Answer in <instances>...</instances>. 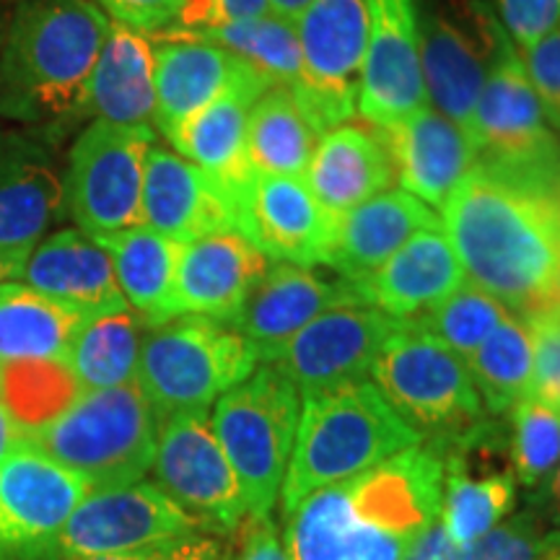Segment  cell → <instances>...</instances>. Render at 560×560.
Here are the masks:
<instances>
[{
	"label": "cell",
	"mask_w": 560,
	"mask_h": 560,
	"mask_svg": "<svg viewBox=\"0 0 560 560\" xmlns=\"http://www.w3.org/2000/svg\"><path fill=\"white\" fill-rule=\"evenodd\" d=\"M439 210L467 283L522 317L560 304L558 195L475 164Z\"/></svg>",
	"instance_id": "6da1fadb"
},
{
	"label": "cell",
	"mask_w": 560,
	"mask_h": 560,
	"mask_svg": "<svg viewBox=\"0 0 560 560\" xmlns=\"http://www.w3.org/2000/svg\"><path fill=\"white\" fill-rule=\"evenodd\" d=\"M444 462L420 441L371 470L306 495L285 516L289 560H402L441 516Z\"/></svg>",
	"instance_id": "7a4b0ae2"
},
{
	"label": "cell",
	"mask_w": 560,
	"mask_h": 560,
	"mask_svg": "<svg viewBox=\"0 0 560 560\" xmlns=\"http://www.w3.org/2000/svg\"><path fill=\"white\" fill-rule=\"evenodd\" d=\"M112 21L91 0H30L0 52V115L47 122L83 109Z\"/></svg>",
	"instance_id": "3957f363"
},
{
	"label": "cell",
	"mask_w": 560,
	"mask_h": 560,
	"mask_svg": "<svg viewBox=\"0 0 560 560\" xmlns=\"http://www.w3.org/2000/svg\"><path fill=\"white\" fill-rule=\"evenodd\" d=\"M420 441L366 380L306 397L280 486L283 520L314 490L366 472Z\"/></svg>",
	"instance_id": "277c9868"
},
{
	"label": "cell",
	"mask_w": 560,
	"mask_h": 560,
	"mask_svg": "<svg viewBox=\"0 0 560 560\" xmlns=\"http://www.w3.org/2000/svg\"><path fill=\"white\" fill-rule=\"evenodd\" d=\"M47 457L81 475L91 490L140 482L156 457L159 418L138 382L81 392L66 410L21 431Z\"/></svg>",
	"instance_id": "5b68a950"
},
{
	"label": "cell",
	"mask_w": 560,
	"mask_h": 560,
	"mask_svg": "<svg viewBox=\"0 0 560 560\" xmlns=\"http://www.w3.org/2000/svg\"><path fill=\"white\" fill-rule=\"evenodd\" d=\"M257 363V348L234 325L179 314L143 335L136 382L161 420L174 412L208 410L247 380Z\"/></svg>",
	"instance_id": "8992f818"
},
{
	"label": "cell",
	"mask_w": 560,
	"mask_h": 560,
	"mask_svg": "<svg viewBox=\"0 0 560 560\" xmlns=\"http://www.w3.org/2000/svg\"><path fill=\"white\" fill-rule=\"evenodd\" d=\"M301 395L272 363L255 369L215 400L213 423L234 467L249 516H270L296 441Z\"/></svg>",
	"instance_id": "52a82bcc"
},
{
	"label": "cell",
	"mask_w": 560,
	"mask_h": 560,
	"mask_svg": "<svg viewBox=\"0 0 560 560\" xmlns=\"http://www.w3.org/2000/svg\"><path fill=\"white\" fill-rule=\"evenodd\" d=\"M369 376L397 416L429 441L457 436L486 418L465 359L412 319L389 335Z\"/></svg>",
	"instance_id": "ba28073f"
},
{
	"label": "cell",
	"mask_w": 560,
	"mask_h": 560,
	"mask_svg": "<svg viewBox=\"0 0 560 560\" xmlns=\"http://www.w3.org/2000/svg\"><path fill=\"white\" fill-rule=\"evenodd\" d=\"M478 164L560 195V143L506 32L495 45L472 117Z\"/></svg>",
	"instance_id": "9c48e42d"
},
{
	"label": "cell",
	"mask_w": 560,
	"mask_h": 560,
	"mask_svg": "<svg viewBox=\"0 0 560 560\" xmlns=\"http://www.w3.org/2000/svg\"><path fill=\"white\" fill-rule=\"evenodd\" d=\"M153 145L149 125L91 122L70 149L62 208L83 234L143 226V174Z\"/></svg>",
	"instance_id": "30bf717a"
},
{
	"label": "cell",
	"mask_w": 560,
	"mask_h": 560,
	"mask_svg": "<svg viewBox=\"0 0 560 560\" xmlns=\"http://www.w3.org/2000/svg\"><path fill=\"white\" fill-rule=\"evenodd\" d=\"M296 26L301 70L291 94L317 136H325L359 112L369 45L366 0H312Z\"/></svg>",
	"instance_id": "8fae6325"
},
{
	"label": "cell",
	"mask_w": 560,
	"mask_h": 560,
	"mask_svg": "<svg viewBox=\"0 0 560 560\" xmlns=\"http://www.w3.org/2000/svg\"><path fill=\"white\" fill-rule=\"evenodd\" d=\"M153 482L210 535L234 532L247 516L242 486L215 436L208 410L159 420Z\"/></svg>",
	"instance_id": "7c38bea8"
},
{
	"label": "cell",
	"mask_w": 560,
	"mask_h": 560,
	"mask_svg": "<svg viewBox=\"0 0 560 560\" xmlns=\"http://www.w3.org/2000/svg\"><path fill=\"white\" fill-rule=\"evenodd\" d=\"M503 30L482 0L444 5L420 21V73L429 104L472 136V117Z\"/></svg>",
	"instance_id": "4fadbf2b"
},
{
	"label": "cell",
	"mask_w": 560,
	"mask_h": 560,
	"mask_svg": "<svg viewBox=\"0 0 560 560\" xmlns=\"http://www.w3.org/2000/svg\"><path fill=\"white\" fill-rule=\"evenodd\" d=\"M89 490L81 475L21 433L0 457V558L55 556L60 529Z\"/></svg>",
	"instance_id": "5bb4252c"
},
{
	"label": "cell",
	"mask_w": 560,
	"mask_h": 560,
	"mask_svg": "<svg viewBox=\"0 0 560 560\" xmlns=\"http://www.w3.org/2000/svg\"><path fill=\"white\" fill-rule=\"evenodd\" d=\"M206 532L156 482L89 490L55 542L62 560L130 552Z\"/></svg>",
	"instance_id": "9a60e30c"
},
{
	"label": "cell",
	"mask_w": 560,
	"mask_h": 560,
	"mask_svg": "<svg viewBox=\"0 0 560 560\" xmlns=\"http://www.w3.org/2000/svg\"><path fill=\"white\" fill-rule=\"evenodd\" d=\"M400 322L369 304L335 306L283 342L268 363L289 376L304 400L325 395L366 380Z\"/></svg>",
	"instance_id": "2e32d148"
},
{
	"label": "cell",
	"mask_w": 560,
	"mask_h": 560,
	"mask_svg": "<svg viewBox=\"0 0 560 560\" xmlns=\"http://www.w3.org/2000/svg\"><path fill=\"white\" fill-rule=\"evenodd\" d=\"M338 215L314 198L304 177L255 172L236 200V229L265 257L312 268L330 255Z\"/></svg>",
	"instance_id": "e0dca14e"
},
{
	"label": "cell",
	"mask_w": 560,
	"mask_h": 560,
	"mask_svg": "<svg viewBox=\"0 0 560 560\" xmlns=\"http://www.w3.org/2000/svg\"><path fill=\"white\" fill-rule=\"evenodd\" d=\"M366 9L359 115L374 128H395L429 104L420 73L416 0H366Z\"/></svg>",
	"instance_id": "ac0fdd59"
},
{
	"label": "cell",
	"mask_w": 560,
	"mask_h": 560,
	"mask_svg": "<svg viewBox=\"0 0 560 560\" xmlns=\"http://www.w3.org/2000/svg\"><path fill=\"white\" fill-rule=\"evenodd\" d=\"M143 223L179 244L236 229V202L198 164L151 145L143 174Z\"/></svg>",
	"instance_id": "d6986e66"
},
{
	"label": "cell",
	"mask_w": 560,
	"mask_h": 560,
	"mask_svg": "<svg viewBox=\"0 0 560 560\" xmlns=\"http://www.w3.org/2000/svg\"><path fill=\"white\" fill-rule=\"evenodd\" d=\"M350 304H363L350 280H327L304 265L276 262L255 285L231 325L257 348L260 363H268L272 353L312 319L335 306Z\"/></svg>",
	"instance_id": "ffe728a7"
},
{
	"label": "cell",
	"mask_w": 560,
	"mask_h": 560,
	"mask_svg": "<svg viewBox=\"0 0 560 560\" xmlns=\"http://www.w3.org/2000/svg\"><path fill=\"white\" fill-rule=\"evenodd\" d=\"M268 268V257L240 231L182 244L174 280L177 317L202 314L231 325Z\"/></svg>",
	"instance_id": "44dd1931"
},
{
	"label": "cell",
	"mask_w": 560,
	"mask_h": 560,
	"mask_svg": "<svg viewBox=\"0 0 560 560\" xmlns=\"http://www.w3.org/2000/svg\"><path fill=\"white\" fill-rule=\"evenodd\" d=\"M387 145L395 177L405 192L441 208L454 187L478 164V145L457 122L431 104L412 112L395 128H376Z\"/></svg>",
	"instance_id": "7402d4cb"
},
{
	"label": "cell",
	"mask_w": 560,
	"mask_h": 560,
	"mask_svg": "<svg viewBox=\"0 0 560 560\" xmlns=\"http://www.w3.org/2000/svg\"><path fill=\"white\" fill-rule=\"evenodd\" d=\"M153 42L156 60V112L153 122L174 143L182 125L208 107L244 70L252 68L223 47L187 32H159Z\"/></svg>",
	"instance_id": "603a6c76"
},
{
	"label": "cell",
	"mask_w": 560,
	"mask_h": 560,
	"mask_svg": "<svg viewBox=\"0 0 560 560\" xmlns=\"http://www.w3.org/2000/svg\"><path fill=\"white\" fill-rule=\"evenodd\" d=\"M465 270L444 226L425 229L402 244L355 291L363 304L395 319H418L465 283Z\"/></svg>",
	"instance_id": "cb8c5ba5"
},
{
	"label": "cell",
	"mask_w": 560,
	"mask_h": 560,
	"mask_svg": "<svg viewBox=\"0 0 560 560\" xmlns=\"http://www.w3.org/2000/svg\"><path fill=\"white\" fill-rule=\"evenodd\" d=\"M270 86L272 83L265 75L247 68L208 107L182 125L172 143L182 156L219 182L234 202L255 174L247 161L249 109Z\"/></svg>",
	"instance_id": "d4e9b609"
},
{
	"label": "cell",
	"mask_w": 560,
	"mask_h": 560,
	"mask_svg": "<svg viewBox=\"0 0 560 560\" xmlns=\"http://www.w3.org/2000/svg\"><path fill=\"white\" fill-rule=\"evenodd\" d=\"M21 283L73 306L86 317L130 310L109 255L81 229H62L42 240L19 272Z\"/></svg>",
	"instance_id": "484cf974"
},
{
	"label": "cell",
	"mask_w": 560,
	"mask_h": 560,
	"mask_svg": "<svg viewBox=\"0 0 560 560\" xmlns=\"http://www.w3.org/2000/svg\"><path fill=\"white\" fill-rule=\"evenodd\" d=\"M439 226V215L416 195L387 190L338 215L325 265L350 283H359L420 231Z\"/></svg>",
	"instance_id": "4316f807"
},
{
	"label": "cell",
	"mask_w": 560,
	"mask_h": 560,
	"mask_svg": "<svg viewBox=\"0 0 560 560\" xmlns=\"http://www.w3.org/2000/svg\"><path fill=\"white\" fill-rule=\"evenodd\" d=\"M395 179V164L380 130L350 122L319 138L304 174L314 198L335 215L387 192Z\"/></svg>",
	"instance_id": "83f0119b"
},
{
	"label": "cell",
	"mask_w": 560,
	"mask_h": 560,
	"mask_svg": "<svg viewBox=\"0 0 560 560\" xmlns=\"http://www.w3.org/2000/svg\"><path fill=\"white\" fill-rule=\"evenodd\" d=\"M156 60L145 34L112 21L83 109L115 125H149L156 112Z\"/></svg>",
	"instance_id": "f1b7e54d"
},
{
	"label": "cell",
	"mask_w": 560,
	"mask_h": 560,
	"mask_svg": "<svg viewBox=\"0 0 560 560\" xmlns=\"http://www.w3.org/2000/svg\"><path fill=\"white\" fill-rule=\"evenodd\" d=\"M94 240L109 255L117 285L145 330L177 317L174 280H177L182 252L179 242L159 234L145 223L115 231V234L94 236Z\"/></svg>",
	"instance_id": "f546056e"
},
{
	"label": "cell",
	"mask_w": 560,
	"mask_h": 560,
	"mask_svg": "<svg viewBox=\"0 0 560 560\" xmlns=\"http://www.w3.org/2000/svg\"><path fill=\"white\" fill-rule=\"evenodd\" d=\"M86 319L32 285L5 280L0 283V363L62 361Z\"/></svg>",
	"instance_id": "4dcf8cb0"
},
{
	"label": "cell",
	"mask_w": 560,
	"mask_h": 560,
	"mask_svg": "<svg viewBox=\"0 0 560 560\" xmlns=\"http://www.w3.org/2000/svg\"><path fill=\"white\" fill-rule=\"evenodd\" d=\"M62 210V182L34 159L0 161V252L30 257Z\"/></svg>",
	"instance_id": "1f68e13d"
},
{
	"label": "cell",
	"mask_w": 560,
	"mask_h": 560,
	"mask_svg": "<svg viewBox=\"0 0 560 560\" xmlns=\"http://www.w3.org/2000/svg\"><path fill=\"white\" fill-rule=\"evenodd\" d=\"M314 149L317 130L306 120L291 89L270 86L252 104L247 120V161L252 172L304 177Z\"/></svg>",
	"instance_id": "d6a6232c"
},
{
	"label": "cell",
	"mask_w": 560,
	"mask_h": 560,
	"mask_svg": "<svg viewBox=\"0 0 560 560\" xmlns=\"http://www.w3.org/2000/svg\"><path fill=\"white\" fill-rule=\"evenodd\" d=\"M143 322L132 310L91 317L66 350V363L81 392L136 382Z\"/></svg>",
	"instance_id": "836d02e7"
},
{
	"label": "cell",
	"mask_w": 560,
	"mask_h": 560,
	"mask_svg": "<svg viewBox=\"0 0 560 560\" xmlns=\"http://www.w3.org/2000/svg\"><path fill=\"white\" fill-rule=\"evenodd\" d=\"M480 400L493 416H506L532 392L535 335L527 317L511 312L465 361Z\"/></svg>",
	"instance_id": "e575fe53"
},
{
	"label": "cell",
	"mask_w": 560,
	"mask_h": 560,
	"mask_svg": "<svg viewBox=\"0 0 560 560\" xmlns=\"http://www.w3.org/2000/svg\"><path fill=\"white\" fill-rule=\"evenodd\" d=\"M516 506L514 470L472 475L444 465V501L441 522L452 540L470 545L501 524Z\"/></svg>",
	"instance_id": "d590c367"
},
{
	"label": "cell",
	"mask_w": 560,
	"mask_h": 560,
	"mask_svg": "<svg viewBox=\"0 0 560 560\" xmlns=\"http://www.w3.org/2000/svg\"><path fill=\"white\" fill-rule=\"evenodd\" d=\"M187 34L213 42V45L223 47V50L234 52L236 58L265 75L272 86H296L301 70V50L296 24L293 21L268 13V16L236 21V24L219 26V30Z\"/></svg>",
	"instance_id": "8d00e7d4"
},
{
	"label": "cell",
	"mask_w": 560,
	"mask_h": 560,
	"mask_svg": "<svg viewBox=\"0 0 560 560\" xmlns=\"http://www.w3.org/2000/svg\"><path fill=\"white\" fill-rule=\"evenodd\" d=\"M560 465V405L527 395L511 410V470L524 488H540Z\"/></svg>",
	"instance_id": "74e56055"
},
{
	"label": "cell",
	"mask_w": 560,
	"mask_h": 560,
	"mask_svg": "<svg viewBox=\"0 0 560 560\" xmlns=\"http://www.w3.org/2000/svg\"><path fill=\"white\" fill-rule=\"evenodd\" d=\"M509 314L511 312L499 299H493L490 293L480 291L478 285L467 283L465 280L450 299H444L439 306H433L431 312H425L423 317L412 322H418L423 330L436 335V338L441 342H446L459 359L467 361L475 350H478L480 342L486 340Z\"/></svg>",
	"instance_id": "f35d334b"
},
{
	"label": "cell",
	"mask_w": 560,
	"mask_h": 560,
	"mask_svg": "<svg viewBox=\"0 0 560 560\" xmlns=\"http://www.w3.org/2000/svg\"><path fill=\"white\" fill-rule=\"evenodd\" d=\"M545 522L548 520L537 509L520 511L465 545L462 560H540L552 535Z\"/></svg>",
	"instance_id": "ab89813d"
},
{
	"label": "cell",
	"mask_w": 560,
	"mask_h": 560,
	"mask_svg": "<svg viewBox=\"0 0 560 560\" xmlns=\"http://www.w3.org/2000/svg\"><path fill=\"white\" fill-rule=\"evenodd\" d=\"M527 319L535 335V380L529 395L560 405V304Z\"/></svg>",
	"instance_id": "60d3db41"
},
{
	"label": "cell",
	"mask_w": 560,
	"mask_h": 560,
	"mask_svg": "<svg viewBox=\"0 0 560 560\" xmlns=\"http://www.w3.org/2000/svg\"><path fill=\"white\" fill-rule=\"evenodd\" d=\"M532 89L542 104L548 122L560 128V26L520 50Z\"/></svg>",
	"instance_id": "b9f144b4"
},
{
	"label": "cell",
	"mask_w": 560,
	"mask_h": 560,
	"mask_svg": "<svg viewBox=\"0 0 560 560\" xmlns=\"http://www.w3.org/2000/svg\"><path fill=\"white\" fill-rule=\"evenodd\" d=\"M268 0H182L177 32H208L219 26L268 16Z\"/></svg>",
	"instance_id": "7bdbcfd3"
},
{
	"label": "cell",
	"mask_w": 560,
	"mask_h": 560,
	"mask_svg": "<svg viewBox=\"0 0 560 560\" xmlns=\"http://www.w3.org/2000/svg\"><path fill=\"white\" fill-rule=\"evenodd\" d=\"M499 16L516 50H524L560 26V0H499Z\"/></svg>",
	"instance_id": "ee69618b"
},
{
	"label": "cell",
	"mask_w": 560,
	"mask_h": 560,
	"mask_svg": "<svg viewBox=\"0 0 560 560\" xmlns=\"http://www.w3.org/2000/svg\"><path fill=\"white\" fill-rule=\"evenodd\" d=\"M109 21L140 34H159L177 24L182 0H91Z\"/></svg>",
	"instance_id": "f6af8a7d"
},
{
	"label": "cell",
	"mask_w": 560,
	"mask_h": 560,
	"mask_svg": "<svg viewBox=\"0 0 560 560\" xmlns=\"http://www.w3.org/2000/svg\"><path fill=\"white\" fill-rule=\"evenodd\" d=\"M223 556H226V552H223V545L215 540V535H210V532H198V535L151 545V548L70 560H221Z\"/></svg>",
	"instance_id": "bcb514c9"
},
{
	"label": "cell",
	"mask_w": 560,
	"mask_h": 560,
	"mask_svg": "<svg viewBox=\"0 0 560 560\" xmlns=\"http://www.w3.org/2000/svg\"><path fill=\"white\" fill-rule=\"evenodd\" d=\"M236 532H240V542L229 560H289V552H285V545L278 537L270 516L247 514Z\"/></svg>",
	"instance_id": "7dc6e473"
},
{
	"label": "cell",
	"mask_w": 560,
	"mask_h": 560,
	"mask_svg": "<svg viewBox=\"0 0 560 560\" xmlns=\"http://www.w3.org/2000/svg\"><path fill=\"white\" fill-rule=\"evenodd\" d=\"M402 560H462V545L452 540L450 529L444 527L439 516L436 522L420 532Z\"/></svg>",
	"instance_id": "c3c4849f"
},
{
	"label": "cell",
	"mask_w": 560,
	"mask_h": 560,
	"mask_svg": "<svg viewBox=\"0 0 560 560\" xmlns=\"http://www.w3.org/2000/svg\"><path fill=\"white\" fill-rule=\"evenodd\" d=\"M542 495H535V506H540V514L548 522H556L560 527V465L556 467V472L550 475V480L545 482Z\"/></svg>",
	"instance_id": "681fc988"
},
{
	"label": "cell",
	"mask_w": 560,
	"mask_h": 560,
	"mask_svg": "<svg viewBox=\"0 0 560 560\" xmlns=\"http://www.w3.org/2000/svg\"><path fill=\"white\" fill-rule=\"evenodd\" d=\"M21 439V429L16 425V420L11 418V412L5 410V405L0 402V457L11 450L13 444Z\"/></svg>",
	"instance_id": "f907efd6"
},
{
	"label": "cell",
	"mask_w": 560,
	"mask_h": 560,
	"mask_svg": "<svg viewBox=\"0 0 560 560\" xmlns=\"http://www.w3.org/2000/svg\"><path fill=\"white\" fill-rule=\"evenodd\" d=\"M268 3H270V11L276 13V16L293 21V24H296L301 11H304L312 0H268Z\"/></svg>",
	"instance_id": "816d5d0a"
},
{
	"label": "cell",
	"mask_w": 560,
	"mask_h": 560,
	"mask_svg": "<svg viewBox=\"0 0 560 560\" xmlns=\"http://www.w3.org/2000/svg\"><path fill=\"white\" fill-rule=\"evenodd\" d=\"M24 262H26V257L9 255V252H0V283L19 278V272H21V268H24Z\"/></svg>",
	"instance_id": "f5cc1de1"
},
{
	"label": "cell",
	"mask_w": 560,
	"mask_h": 560,
	"mask_svg": "<svg viewBox=\"0 0 560 560\" xmlns=\"http://www.w3.org/2000/svg\"><path fill=\"white\" fill-rule=\"evenodd\" d=\"M540 560H560V529H556L550 535V542H548V548H545Z\"/></svg>",
	"instance_id": "db71d44e"
},
{
	"label": "cell",
	"mask_w": 560,
	"mask_h": 560,
	"mask_svg": "<svg viewBox=\"0 0 560 560\" xmlns=\"http://www.w3.org/2000/svg\"><path fill=\"white\" fill-rule=\"evenodd\" d=\"M221 560H229V558H226V556H223V558H221Z\"/></svg>",
	"instance_id": "11a10c76"
}]
</instances>
